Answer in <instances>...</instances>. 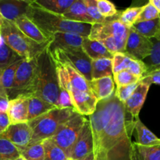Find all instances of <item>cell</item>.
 Instances as JSON below:
<instances>
[{"label": "cell", "instance_id": "1", "mask_svg": "<svg viewBox=\"0 0 160 160\" xmlns=\"http://www.w3.org/2000/svg\"><path fill=\"white\" fill-rule=\"evenodd\" d=\"M124 104L116 97L98 102L95 112L89 116L96 160H134L131 136L135 120H127Z\"/></svg>", "mask_w": 160, "mask_h": 160}, {"label": "cell", "instance_id": "2", "mask_svg": "<svg viewBox=\"0 0 160 160\" xmlns=\"http://www.w3.org/2000/svg\"><path fill=\"white\" fill-rule=\"evenodd\" d=\"M25 16L31 20L48 39H52L53 34L59 32L73 33L88 38L92 27V24L90 23L70 21L62 15L45 10L35 4L34 1H31Z\"/></svg>", "mask_w": 160, "mask_h": 160}, {"label": "cell", "instance_id": "3", "mask_svg": "<svg viewBox=\"0 0 160 160\" xmlns=\"http://www.w3.org/2000/svg\"><path fill=\"white\" fill-rule=\"evenodd\" d=\"M37 73L31 96L58 107L59 88L56 63L48 48L37 57Z\"/></svg>", "mask_w": 160, "mask_h": 160}, {"label": "cell", "instance_id": "4", "mask_svg": "<svg viewBox=\"0 0 160 160\" xmlns=\"http://www.w3.org/2000/svg\"><path fill=\"white\" fill-rule=\"evenodd\" d=\"M120 12L115 17L107 18L104 23L92 24L88 38L105 45L112 54L125 52L126 42L130 28L118 20Z\"/></svg>", "mask_w": 160, "mask_h": 160}, {"label": "cell", "instance_id": "5", "mask_svg": "<svg viewBox=\"0 0 160 160\" xmlns=\"http://www.w3.org/2000/svg\"><path fill=\"white\" fill-rule=\"evenodd\" d=\"M1 26V37L6 45L18 56L26 60L36 59L49 45V42L39 44L29 38L19 30L12 22L3 19Z\"/></svg>", "mask_w": 160, "mask_h": 160}, {"label": "cell", "instance_id": "6", "mask_svg": "<svg viewBox=\"0 0 160 160\" xmlns=\"http://www.w3.org/2000/svg\"><path fill=\"white\" fill-rule=\"evenodd\" d=\"M76 112L73 108L56 107L46 113L28 121L32 131V138L29 145L43 142L51 138L56 134L59 128L70 120Z\"/></svg>", "mask_w": 160, "mask_h": 160}, {"label": "cell", "instance_id": "7", "mask_svg": "<svg viewBox=\"0 0 160 160\" xmlns=\"http://www.w3.org/2000/svg\"><path fill=\"white\" fill-rule=\"evenodd\" d=\"M54 62L57 71L59 86H62L67 89L72 106L75 112L84 117L93 114L98 104V100L94 96L93 93L92 92H81L73 88L63 67L57 61L54 60Z\"/></svg>", "mask_w": 160, "mask_h": 160}, {"label": "cell", "instance_id": "8", "mask_svg": "<svg viewBox=\"0 0 160 160\" xmlns=\"http://www.w3.org/2000/svg\"><path fill=\"white\" fill-rule=\"evenodd\" d=\"M87 119L84 116L76 112L59 128L56 134L51 138L65 152L69 159H70L73 147Z\"/></svg>", "mask_w": 160, "mask_h": 160}, {"label": "cell", "instance_id": "9", "mask_svg": "<svg viewBox=\"0 0 160 160\" xmlns=\"http://www.w3.org/2000/svg\"><path fill=\"white\" fill-rule=\"evenodd\" d=\"M37 65V58L22 61L16 73L12 92L9 96V100L19 95L31 96L35 82Z\"/></svg>", "mask_w": 160, "mask_h": 160}, {"label": "cell", "instance_id": "10", "mask_svg": "<svg viewBox=\"0 0 160 160\" xmlns=\"http://www.w3.org/2000/svg\"><path fill=\"white\" fill-rule=\"evenodd\" d=\"M152 48L151 39L139 34L131 27L126 42L125 52L141 61L149 56Z\"/></svg>", "mask_w": 160, "mask_h": 160}, {"label": "cell", "instance_id": "11", "mask_svg": "<svg viewBox=\"0 0 160 160\" xmlns=\"http://www.w3.org/2000/svg\"><path fill=\"white\" fill-rule=\"evenodd\" d=\"M57 51L66 60L68 61L78 72L84 77L88 82L92 78V59L81 48L54 49Z\"/></svg>", "mask_w": 160, "mask_h": 160}, {"label": "cell", "instance_id": "12", "mask_svg": "<svg viewBox=\"0 0 160 160\" xmlns=\"http://www.w3.org/2000/svg\"><path fill=\"white\" fill-rule=\"evenodd\" d=\"M0 138L10 142L21 152L29 145L32 138V131L28 123L10 124L0 134Z\"/></svg>", "mask_w": 160, "mask_h": 160}, {"label": "cell", "instance_id": "13", "mask_svg": "<svg viewBox=\"0 0 160 160\" xmlns=\"http://www.w3.org/2000/svg\"><path fill=\"white\" fill-rule=\"evenodd\" d=\"M112 61L113 73L122 70H128L139 78H142L147 71L143 61L137 59L126 52L116 53L113 55Z\"/></svg>", "mask_w": 160, "mask_h": 160}, {"label": "cell", "instance_id": "14", "mask_svg": "<svg viewBox=\"0 0 160 160\" xmlns=\"http://www.w3.org/2000/svg\"><path fill=\"white\" fill-rule=\"evenodd\" d=\"M49 52L51 53L52 59L55 61H57L58 62H59L63 67L66 73H67V77H68L70 85L73 88L81 91V92H92L88 81L84 78V77L80 72H78L68 61L66 60L57 51L52 50V51Z\"/></svg>", "mask_w": 160, "mask_h": 160}, {"label": "cell", "instance_id": "15", "mask_svg": "<svg viewBox=\"0 0 160 160\" xmlns=\"http://www.w3.org/2000/svg\"><path fill=\"white\" fill-rule=\"evenodd\" d=\"M93 152V138L89 120L84 123L72 151L70 159L81 160Z\"/></svg>", "mask_w": 160, "mask_h": 160}, {"label": "cell", "instance_id": "16", "mask_svg": "<svg viewBox=\"0 0 160 160\" xmlns=\"http://www.w3.org/2000/svg\"><path fill=\"white\" fill-rule=\"evenodd\" d=\"M6 113L10 124L28 123V96L19 95L9 100Z\"/></svg>", "mask_w": 160, "mask_h": 160}, {"label": "cell", "instance_id": "17", "mask_svg": "<svg viewBox=\"0 0 160 160\" xmlns=\"http://www.w3.org/2000/svg\"><path fill=\"white\" fill-rule=\"evenodd\" d=\"M150 86L149 84L140 81L131 97L125 102V109L134 120L138 118L139 112L146 99Z\"/></svg>", "mask_w": 160, "mask_h": 160}, {"label": "cell", "instance_id": "18", "mask_svg": "<svg viewBox=\"0 0 160 160\" xmlns=\"http://www.w3.org/2000/svg\"><path fill=\"white\" fill-rule=\"evenodd\" d=\"M31 2L28 0H0V13L3 19L13 23L17 19L26 15Z\"/></svg>", "mask_w": 160, "mask_h": 160}, {"label": "cell", "instance_id": "19", "mask_svg": "<svg viewBox=\"0 0 160 160\" xmlns=\"http://www.w3.org/2000/svg\"><path fill=\"white\" fill-rule=\"evenodd\" d=\"M82 36L73 33L59 32L52 35V40L48 47L49 51L54 49H67V48H81Z\"/></svg>", "mask_w": 160, "mask_h": 160}, {"label": "cell", "instance_id": "20", "mask_svg": "<svg viewBox=\"0 0 160 160\" xmlns=\"http://www.w3.org/2000/svg\"><path fill=\"white\" fill-rule=\"evenodd\" d=\"M88 83L91 91L98 102L109 98L115 92L113 77H105L98 79H93Z\"/></svg>", "mask_w": 160, "mask_h": 160}, {"label": "cell", "instance_id": "21", "mask_svg": "<svg viewBox=\"0 0 160 160\" xmlns=\"http://www.w3.org/2000/svg\"><path fill=\"white\" fill-rule=\"evenodd\" d=\"M13 23L20 31H22L25 35L28 36L29 38L32 39L37 43H46L52 39H48V38L45 37V35L41 31V30L26 16H23V17L17 19Z\"/></svg>", "mask_w": 160, "mask_h": 160}, {"label": "cell", "instance_id": "22", "mask_svg": "<svg viewBox=\"0 0 160 160\" xmlns=\"http://www.w3.org/2000/svg\"><path fill=\"white\" fill-rule=\"evenodd\" d=\"M81 48L92 60L99 59H112L113 58V54H112L103 44L98 41L92 40L88 37L83 38Z\"/></svg>", "mask_w": 160, "mask_h": 160}, {"label": "cell", "instance_id": "23", "mask_svg": "<svg viewBox=\"0 0 160 160\" xmlns=\"http://www.w3.org/2000/svg\"><path fill=\"white\" fill-rule=\"evenodd\" d=\"M62 16L70 21L94 24L93 20L88 13L84 0H75Z\"/></svg>", "mask_w": 160, "mask_h": 160}, {"label": "cell", "instance_id": "24", "mask_svg": "<svg viewBox=\"0 0 160 160\" xmlns=\"http://www.w3.org/2000/svg\"><path fill=\"white\" fill-rule=\"evenodd\" d=\"M56 108V106L35 96H28V120H34L48 111Z\"/></svg>", "mask_w": 160, "mask_h": 160}, {"label": "cell", "instance_id": "25", "mask_svg": "<svg viewBox=\"0 0 160 160\" xmlns=\"http://www.w3.org/2000/svg\"><path fill=\"white\" fill-rule=\"evenodd\" d=\"M134 130L137 132L138 142V145L143 146H151V145H160V138L155 135L145 125L139 120H135Z\"/></svg>", "mask_w": 160, "mask_h": 160}, {"label": "cell", "instance_id": "26", "mask_svg": "<svg viewBox=\"0 0 160 160\" xmlns=\"http://www.w3.org/2000/svg\"><path fill=\"white\" fill-rule=\"evenodd\" d=\"M134 160H160V145L143 146L133 143Z\"/></svg>", "mask_w": 160, "mask_h": 160}, {"label": "cell", "instance_id": "27", "mask_svg": "<svg viewBox=\"0 0 160 160\" xmlns=\"http://www.w3.org/2000/svg\"><path fill=\"white\" fill-rule=\"evenodd\" d=\"M75 0H34V3L42 9L53 13L63 15Z\"/></svg>", "mask_w": 160, "mask_h": 160}, {"label": "cell", "instance_id": "28", "mask_svg": "<svg viewBox=\"0 0 160 160\" xmlns=\"http://www.w3.org/2000/svg\"><path fill=\"white\" fill-rule=\"evenodd\" d=\"M105 77H113L112 61L109 59H99L92 61V78L98 79Z\"/></svg>", "mask_w": 160, "mask_h": 160}, {"label": "cell", "instance_id": "29", "mask_svg": "<svg viewBox=\"0 0 160 160\" xmlns=\"http://www.w3.org/2000/svg\"><path fill=\"white\" fill-rule=\"evenodd\" d=\"M132 28L139 34L148 38H156L160 33V18L135 23Z\"/></svg>", "mask_w": 160, "mask_h": 160}, {"label": "cell", "instance_id": "30", "mask_svg": "<svg viewBox=\"0 0 160 160\" xmlns=\"http://www.w3.org/2000/svg\"><path fill=\"white\" fill-rule=\"evenodd\" d=\"M22 58L9 48L0 36V70H3Z\"/></svg>", "mask_w": 160, "mask_h": 160}, {"label": "cell", "instance_id": "31", "mask_svg": "<svg viewBox=\"0 0 160 160\" xmlns=\"http://www.w3.org/2000/svg\"><path fill=\"white\" fill-rule=\"evenodd\" d=\"M151 41L152 42L151 54L143 60L147 69L145 73L160 69V40L157 38H152Z\"/></svg>", "mask_w": 160, "mask_h": 160}, {"label": "cell", "instance_id": "32", "mask_svg": "<svg viewBox=\"0 0 160 160\" xmlns=\"http://www.w3.org/2000/svg\"><path fill=\"white\" fill-rule=\"evenodd\" d=\"M23 59H21L20 60H17L12 65L8 67L5 70H2L1 72V83L3 88L6 91V94L9 98L12 89V85H13L14 79H15V75L17 73V70L18 69L19 66L22 62Z\"/></svg>", "mask_w": 160, "mask_h": 160}, {"label": "cell", "instance_id": "33", "mask_svg": "<svg viewBox=\"0 0 160 160\" xmlns=\"http://www.w3.org/2000/svg\"><path fill=\"white\" fill-rule=\"evenodd\" d=\"M45 152V160H69L65 152L52 138L42 142Z\"/></svg>", "mask_w": 160, "mask_h": 160}, {"label": "cell", "instance_id": "34", "mask_svg": "<svg viewBox=\"0 0 160 160\" xmlns=\"http://www.w3.org/2000/svg\"><path fill=\"white\" fill-rule=\"evenodd\" d=\"M142 9H143V6L128 8L120 12L118 20L122 24L131 28L137 21Z\"/></svg>", "mask_w": 160, "mask_h": 160}, {"label": "cell", "instance_id": "35", "mask_svg": "<svg viewBox=\"0 0 160 160\" xmlns=\"http://www.w3.org/2000/svg\"><path fill=\"white\" fill-rule=\"evenodd\" d=\"M20 156V152L10 142L0 138V160H15Z\"/></svg>", "mask_w": 160, "mask_h": 160}, {"label": "cell", "instance_id": "36", "mask_svg": "<svg viewBox=\"0 0 160 160\" xmlns=\"http://www.w3.org/2000/svg\"><path fill=\"white\" fill-rule=\"evenodd\" d=\"M20 156L25 160H45V152L42 142L29 145L20 152Z\"/></svg>", "mask_w": 160, "mask_h": 160}, {"label": "cell", "instance_id": "37", "mask_svg": "<svg viewBox=\"0 0 160 160\" xmlns=\"http://www.w3.org/2000/svg\"><path fill=\"white\" fill-rule=\"evenodd\" d=\"M113 80L117 86H124L140 82L141 78L128 70H122L113 73Z\"/></svg>", "mask_w": 160, "mask_h": 160}, {"label": "cell", "instance_id": "38", "mask_svg": "<svg viewBox=\"0 0 160 160\" xmlns=\"http://www.w3.org/2000/svg\"><path fill=\"white\" fill-rule=\"evenodd\" d=\"M96 5L99 13L105 18H111L119 12L115 5L108 0H96Z\"/></svg>", "mask_w": 160, "mask_h": 160}, {"label": "cell", "instance_id": "39", "mask_svg": "<svg viewBox=\"0 0 160 160\" xmlns=\"http://www.w3.org/2000/svg\"><path fill=\"white\" fill-rule=\"evenodd\" d=\"M157 18H160V13L155 8V6L150 2H148L147 4L143 6V9H142L136 23L148 21V20H152Z\"/></svg>", "mask_w": 160, "mask_h": 160}, {"label": "cell", "instance_id": "40", "mask_svg": "<svg viewBox=\"0 0 160 160\" xmlns=\"http://www.w3.org/2000/svg\"><path fill=\"white\" fill-rule=\"evenodd\" d=\"M84 2L87 8L88 13L89 17L92 19L94 23H102L106 21L107 18L103 17L98 12L96 0H84Z\"/></svg>", "mask_w": 160, "mask_h": 160}, {"label": "cell", "instance_id": "41", "mask_svg": "<svg viewBox=\"0 0 160 160\" xmlns=\"http://www.w3.org/2000/svg\"><path fill=\"white\" fill-rule=\"evenodd\" d=\"M138 83L129 84V85L117 86V89L115 91L116 97L124 104L125 102L131 97L134 91L136 89Z\"/></svg>", "mask_w": 160, "mask_h": 160}, {"label": "cell", "instance_id": "42", "mask_svg": "<svg viewBox=\"0 0 160 160\" xmlns=\"http://www.w3.org/2000/svg\"><path fill=\"white\" fill-rule=\"evenodd\" d=\"M141 82L145 83L149 85L151 84H159L160 85V69L153 70V71L147 73L141 78Z\"/></svg>", "mask_w": 160, "mask_h": 160}, {"label": "cell", "instance_id": "43", "mask_svg": "<svg viewBox=\"0 0 160 160\" xmlns=\"http://www.w3.org/2000/svg\"><path fill=\"white\" fill-rule=\"evenodd\" d=\"M10 125L6 112L0 110V132L2 133Z\"/></svg>", "mask_w": 160, "mask_h": 160}, {"label": "cell", "instance_id": "44", "mask_svg": "<svg viewBox=\"0 0 160 160\" xmlns=\"http://www.w3.org/2000/svg\"><path fill=\"white\" fill-rule=\"evenodd\" d=\"M1 72L2 71L0 70V98H6V99H9V98H8V95H7V94H6V91H5V89L3 88L2 85V83H1Z\"/></svg>", "mask_w": 160, "mask_h": 160}, {"label": "cell", "instance_id": "45", "mask_svg": "<svg viewBox=\"0 0 160 160\" xmlns=\"http://www.w3.org/2000/svg\"><path fill=\"white\" fill-rule=\"evenodd\" d=\"M149 2L155 6V8L160 13V0H150Z\"/></svg>", "mask_w": 160, "mask_h": 160}, {"label": "cell", "instance_id": "46", "mask_svg": "<svg viewBox=\"0 0 160 160\" xmlns=\"http://www.w3.org/2000/svg\"><path fill=\"white\" fill-rule=\"evenodd\" d=\"M81 160H96V159H95V156H94V153H93V152H91L90 154L88 155L87 156H85L84 159H81Z\"/></svg>", "mask_w": 160, "mask_h": 160}, {"label": "cell", "instance_id": "47", "mask_svg": "<svg viewBox=\"0 0 160 160\" xmlns=\"http://www.w3.org/2000/svg\"><path fill=\"white\" fill-rule=\"evenodd\" d=\"M2 20H3V17H2V16L1 15V13H0V24H1V23H2Z\"/></svg>", "mask_w": 160, "mask_h": 160}, {"label": "cell", "instance_id": "48", "mask_svg": "<svg viewBox=\"0 0 160 160\" xmlns=\"http://www.w3.org/2000/svg\"><path fill=\"white\" fill-rule=\"evenodd\" d=\"M15 160H25V159H23V158L21 157V156H20V157H19L18 159H15Z\"/></svg>", "mask_w": 160, "mask_h": 160}, {"label": "cell", "instance_id": "49", "mask_svg": "<svg viewBox=\"0 0 160 160\" xmlns=\"http://www.w3.org/2000/svg\"><path fill=\"white\" fill-rule=\"evenodd\" d=\"M156 38H159V40H160V33H159V34H158V36H157V37H156Z\"/></svg>", "mask_w": 160, "mask_h": 160}, {"label": "cell", "instance_id": "50", "mask_svg": "<svg viewBox=\"0 0 160 160\" xmlns=\"http://www.w3.org/2000/svg\"><path fill=\"white\" fill-rule=\"evenodd\" d=\"M0 36H1V26H0Z\"/></svg>", "mask_w": 160, "mask_h": 160}, {"label": "cell", "instance_id": "51", "mask_svg": "<svg viewBox=\"0 0 160 160\" xmlns=\"http://www.w3.org/2000/svg\"><path fill=\"white\" fill-rule=\"evenodd\" d=\"M70 160H73V159H70Z\"/></svg>", "mask_w": 160, "mask_h": 160}, {"label": "cell", "instance_id": "52", "mask_svg": "<svg viewBox=\"0 0 160 160\" xmlns=\"http://www.w3.org/2000/svg\"><path fill=\"white\" fill-rule=\"evenodd\" d=\"M0 134H1V132H0Z\"/></svg>", "mask_w": 160, "mask_h": 160}, {"label": "cell", "instance_id": "53", "mask_svg": "<svg viewBox=\"0 0 160 160\" xmlns=\"http://www.w3.org/2000/svg\"><path fill=\"white\" fill-rule=\"evenodd\" d=\"M69 160H70V159H69Z\"/></svg>", "mask_w": 160, "mask_h": 160}]
</instances>
